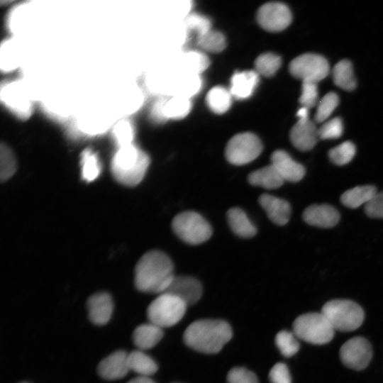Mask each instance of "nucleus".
Listing matches in <instances>:
<instances>
[{
  "instance_id": "ddd939ff",
  "label": "nucleus",
  "mask_w": 383,
  "mask_h": 383,
  "mask_svg": "<svg viewBox=\"0 0 383 383\" xmlns=\"http://www.w3.org/2000/svg\"><path fill=\"white\" fill-rule=\"evenodd\" d=\"M164 293L176 296L188 306L199 300L202 294V286L194 277L174 276Z\"/></svg>"
},
{
  "instance_id": "a878e982",
  "label": "nucleus",
  "mask_w": 383,
  "mask_h": 383,
  "mask_svg": "<svg viewBox=\"0 0 383 383\" xmlns=\"http://www.w3.org/2000/svg\"><path fill=\"white\" fill-rule=\"evenodd\" d=\"M334 83L340 88L352 91L356 87V80L353 74L352 64L347 60L338 62L333 69Z\"/></svg>"
},
{
  "instance_id": "4c0bfd02",
  "label": "nucleus",
  "mask_w": 383,
  "mask_h": 383,
  "mask_svg": "<svg viewBox=\"0 0 383 383\" xmlns=\"http://www.w3.org/2000/svg\"><path fill=\"white\" fill-rule=\"evenodd\" d=\"M343 131L340 118H334L325 123L318 128V135L321 139H335L341 136Z\"/></svg>"
},
{
  "instance_id": "e433bc0d",
  "label": "nucleus",
  "mask_w": 383,
  "mask_h": 383,
  "mask_svg": "<svg viewBox=\"0 0 383 383\" xmlns=\"http://www.w3.org/2000/svg\"><path fill=\"white\" fill-rule=\"evenodd\" d=\"M18 63L17 49L11 41H6L1 48V67L4 71L14 69Z\"/></svg>"
},
{
  "instance_id": "5701e85b",
  "label": "nucleus",
  "mask_w": 383,
  "mask_h": 383,
  "mask_svg": "<svg viewBox=\"0 0 383 383\" xmlns=\"http://www.w3.org/2000/svg\"><path fill=\"white\" fill-rule=\"evenodd\" d=\"M377 193L373 185L357 186L345 191L340 196L342 204L350 209L367 204Z\"/></svg>"
},
{
  "instance_id": "a211bd4d",
  "label": "nucleus",
  "mask_w": 383,
  "mask_h": 383,
  "mask_svg": "<svg viewBox=\"0 0 383 383\" xmlns=\"http://www.w3.org/2000/svg\"><path fill=\"white\" fill-rule=\"evenodd\" d=\"M303 218L311 226L326 228L333 227L338 223L340 214L331 205L312 204L304 210Z\"/></svg>"
},
{
  "instance_id": "c756f323",
  "label": "nucleus",
  "mask_w": 383,
  "mask_h": 383,
  "mask_svg": "<svg viewBox=\"0 0 383 383\" xmlns=\"http://www.w3.org/2000/svg\"><path fill=\"white\" fill-rule=\"evenodd\" d=\"M282 64L279 56L274 53H264L257 57L255 66L256 72L265 77L274 75Z\"/></svg>"
},
{
  "instance_id": "cd10ccee",
  "label": "nucleus",
  "mask_w": 383,
  "mask_h": 383,
  "mask_svg": "<svg viewBox=\"0 0 383 383\" xmlns=\"http://www.w3.org/2000/svg\"><path fill=\"white\" fill-rule=\"evenodd\" d=\"M191 106V102L188 97L182 95L173 96L165 101V116L167 119L184 118L190 111Z\"/></svg>"
},
{
  "instance_id": "aec40b11",
  "label": "nucleus",
  "mask_w": 383,
  "mask_h": 383,
  "mask_svg": "<svg viewBox=\"0 0 383 383\" xmlns=\"http://www.w3.org/2000/svg\"><path fill=\"white\" fill-rule=\"evenodd\" d=\"M163 336V328L150 322L143 323L135 328L132 339L134 345L140 350L155 346Z\"/></svg>"
},
{
  "instance_id": "c03bdc74",
  "label": "nucleus",
  "mask_w": 383,
  "mask_h": 383,
  "mask_svg": "<svg viewBox=\"0 0 383 383\" xmlns=\"http://www.w3.org/2000/svg\"><path fill=\"white\" fill-rule=\"evenodd\" d=\"M187 24L189 28L196 30L198 32V35L211 30L210 21L207 18L199 14L190 16L187 18Z\"/></svg>"
},
{
  "instance_id": "b1692460",
  "label": "nucleus",
  "mask_w": 383,
  "mask_h": 383,
  "mask_svg": "<svg viewBox=\"0 0 383 383\" xmlns=\"http://www.w3.org/2000/svg\"><path fill=\"white\" fill-rule=\"evenodd\" d=\"M227 219L231 230L240 237L251 238L257 233L255 226L240 208L230 209L227 212Z\"/></svg>"
},
{
  "instance_id": "8fccbe9b",
  "label": "nucleus",
  "mask_w": 383,
  "mask_h": 383,
  "mask_svg": "<svg viewBox=\"0 0 383 383\" xmlns=\"http://www.w3.org/2000/svg\"><path fill=\"white\" fill-rule=\"evenodd\" d=\"M296 116L299 119L304 120L309 118V109L301 106L297 111Z\"/></svg>"
},
{
  "instance_id": "7c9ffc66",
  "label": "nucleus",
  "mask_w": 383,
  "mask_h": 383,
  "mask_svg": "<svg viewBox=\"0 0 383 383\" xmlns=\"http://www.w3.org/2000/svg\"><path fill=\"white\" fill-rule=\"evenodd\" d=\"M82 176L87 182L94 180L100 174L101 165L96 155L90 150L82 154Z\"/></svg>"
},
{
  "instance_id": "f257e3e1",
  "label": "nucleus",
  "mask_w": 383,
  "mask_h": 383,
  "mask_svg": "<svg viewBox=\"0 0 383 383\" xmlns=\"http://www.w3.org/2000/svg\"><path fill=\"white\" fill-rule=\"evenodd\" d=\"M174 267L170 258L160 250L145 253L136 264L135 285L146 293H164L174 277Z\"/></svg>"
},
{
  "instance_id": "7ed1b4c3",
  "label": "nucleus",
  "mask_w": 383,
  "mask_h": 383,
  "mask_svg": "<svg viewBox=\"0 0 383 383\" xmlns=\"http://www.w3.org/2000/svg\"><path fill=\"white\" fill-rule=\"evenodd\" d=\"M149 164L148 155L131 144L119 147L111 162V172L117 182L133 187L142 181Z\"/></svg>"
},
{
  "instance_id": "c85d7f7f",
  "label": "nucleus",
  "mask_w": 383,
  "mask_h": 383,
  "mask_svg": "<svg viewBox=\"0 0 383 383\" xmlns=\"http://www.w3.org/2000/svg\"><path fill=\"white\" fill-rule=\"evenodd\" d=\"M197 43L204 50L211 52H221L226 45L224 35L221 33L211 29L199 35Z\"/></svg>"
},
{
  "instance_id": "1a4fd4ad",
  "label": "nucleus",
  "mask_w": 383,
  "mask_h": 383,
  "mask_svg": "<svg viewBox=\"0 0 383 383\" xmlns=\"http://www.w3.org/2000/svg\"><path fill=\"white\" fill-rule=\"evenodd\" d=\"M327 60L318 54L305 53L295 57L289 65V71L302 82L318 83L329 74Z\"/></svg>"
},
{
  "instance_id": "4be33fe9",
  "label": "nucleus",
  "mask_w": 383,
  "mask_h": 383,
  "mask_svg": "<svg viewBox=\"0 0 383 383\" xmlns=\"http://www.w3.org/2000/svg\"><path fill=\"white\" fill-rule=\"evenodd\" d=\"M248 179L250 184L267 189L279 188L284 182L272 165L251 172L248 175Z\"/></svg>"
},
{
  "instance_id": "6e6552de",
  "label": "nucleus",
  "mask_w": 383,
  "mask_h": 383,
  "mask_svg": "<svg viewBox=\"0 0 383 383\" xmlns=\"http://www.w3.org/2000/svg\"><path fill=\"white\" fill-rule=\"evenodd\" d=\"M262 150L260 139L255 134L246 132L234 135L228 141L225 155L230 163L242 165L256 159Z\"/></svg>"
},
{
  "instance_id": "de8ad7c7",
  "label": "nucleus",
  "mask_w": 383,
  "mask_h": 383,
  "mask_svg": "<svg viewBox=\"0 0 383 383\" xmlns=\"http://www.w3.org/2000/svg\"><path fill=\"white\" fill-rule=\"evenodd\" d=\"M165 101L166 99L157 101V103L155 105L154 109H152L153 118L158 121L167 120L165 114Z\"/></svg>"
},
{
  "instance_id": "79ce46f5",
  "label": "nucleus",
  "mask_w": 383,
  "mask_h": 383,
  "mask_svg": "<svg viewBox=\"0 0 383 383\" xmlns=\"http://www.w3.org/2000/svg\"><path fill=\"white\" fill-rule=\"evenodd\" d=\"M365 211L372 218H383V191L376 195L365 205Z\"/></svg>"
},
{
  "instance_id": "393cba45",
  "label": "nucleus",
  "mask_w": 383,
  "mask_h": 383,
  "mask_svg": "<svg viewBox=\"0 0 383 383\" xmlns=\"http://www.w3.org/2000/svg\"><path fill=\"white\" fill-rule=\"evenodd\" d=\"M128 362L130 370L138 374L139 376L150 377L157 370L155 360L140 350L129 353Z\"/></svg>"
},
{
  "instance_id": "20e7f679",
  "label": "nucleus",
  "mask_w": 383,
  "mask_h": 383,
  "mask_svg": "<svg viewBox=\"0 0 383 383\" xmlns=\"http://www.w3.org/2000/svg\"><path fill=\"white\" fill-rule=\"evenodd\" d=\"M335 331L348 332L363 323L365 313L360 305L348 299H333L326 302L321 311Z\"/></svg>"
},
{
  "instance_id": "58836bf2",
  "label": "nucleus",
  "mask_w": 383,
  "mask_h": 383,
  "mask_svg": "<svg viewBox=\"0 0 383 383\" xmlns=\"http://www.w3.org/2000/svg\"><path fill=\"white\" fill-rule=\"evenodd\" d=\"M301 94L299 102L302 106L307 109L313 107L318 101L317 83L302 82Z\"/></svg>"
},
{
  "instance_id": "6ab92c4d",
  "label": "nucleus",
  "mask_w": 383,
  "mask_h": 383,
  "mask_svg": "<svg viewBox=\"0 0 383 383\" xmlns=\"http://www.w3.org/2000/svg\"><path fill=\"white\" fill-rule=\"evenodd\" d=\"M258 201L272 222L283 226L289 221L291 207L287 201L267 194H262Z\"/></svg>"
},
{
  "instance_id": "f8f14e48",
  "label": "nucleus",
  "mask_w": 383,
  "mask_h": 383,
  "mask_svg": "<svg viewBox=\"0 0 383 383\" xmlns=\"http://www.w3.org/2000/svg\"><path fill=\"white\" fill-rule=\"evenodd\" d=\"M1 100L21 118H27L31 113L32 106L28 91L22 83L11 82L3 86Z\"/></svg>"
},
{
  "instance_id": "f704fd0d",
  "label": "nucleus",
  "mask_w": 383,
  "mask_h": 383,
  "mask_svg": "<svg viewBox=\"0 0 383 383\" xmlns=\"http://www.w3.org/2000/svg\"><path fill=\"white\" fill-rule=\"evenodd\" d=\"M16 160L11 149L1 144L0 148V179L1 182L9 179L16 172Z\"/></svg>"
},
{
  "instance_id": "412c9836",
  "label": "nucleus",
  "mask_w": 383,
  "mask_h": 383,
  "mask_svg": "<svg viewBox=\"0 0 383 383\" xmlns=\"http://www.w3.org/2000/svg\"><path fill=\"white\" fill-rule=\"evenodd\" d=\"M258 82L256 71H243L235 73L231 81L230 92L232 96L243 99L251 96Z\"/></svg>"
},
{
  "instance_id": "37998d69",
  "label": "nucleus",
  "mask_w": 383,
  "mask_h": 383,
  "mask_svg": "<svg viewBox=\"0 0 383 383\" xmlns=\"http://www.w3.org/2000/svg\"><path fill=\"white\" fill-rule=\"evenodd\" d=\"M107 124L102 119L96 118H84L79 122L82 131L89 134H97L104 131L107 128Z\"/></svg>"
},
{
  "instance_id": "49530a36",
  "label": "nucleus",
  "mask_w": 383,
  "mask_h": 383,
  "mask_svg": "<svg viewBox=\"0 0 383 383\" xmlns=\"http://www.w3.org/2000/svg\"><path fill=\"white\" fill-rule=\"evenodd\" d=\"M201 83L199 78L197 77H193L192 78L187 80L184 85L182 86V92L181 94L184 96L189 98V95L194 94L195 92L199 89Z\"/></svg>"
},
{
  "instance_id": "9d476101",
  "label": "nucleus",
  "mask_w": 383,
  "mask_h": 383,
  "mask_svg": "<svg viewBox=\"0 0 383 383\" xmlns=\"http://www.w3.org/2000/svg\"><path fill=\"white\" fill-rule=\"evenodd\" d=\"M340 357L348 367L361 370L367 367L372 357V348L370 342L363 337H354L340 348Z\"/></svg>"
},
{
  "instance_id": "09e8293b",
  "label": "nucleus",
  "mask_w": 383,
  "mask_h": 383,
  "mask_svg": "<svg viewBox=\"0 0 383 383\" xmlns=\"http://www.w3.org/2000/svg\"><path fill=\"white\" fill-rule=\"evenodd\" d=\"M127 383H156L149 377L145 376H138L135 378L131 379Z\"/></svg>"
},
{
  "instance_id": "3c124183",
  "label": "nucleus",
  "mask_w": 383,
  "mask_h": 383,
  "mask_svg": "<svg viewBox=\"0 0 383 383\" xmlns=\"http://www.w3.org/2000/svg\"><path fill=\"white\" fill-rule=\"evenodd\" d=\"M21 383H28V382H21Z\"/></svg>"
},
{
  "instance_id": "dca6fc26",
  "label": "nucleus",
  "mask_w": 383,
  "mask_h": 383,
  "mask_svg": "<svg viewBox=\"0 0 383 383\" xmlns=\"http://www.w3.org/2000/svg\"><path fill=\"white\" fill-rule=\"evenodd\" d=\"M271 165L277 170L284 181L296 182L305 174V168L296 162L284 150H277L271 156Z\"/></svg>"
},
{
  "instance_id": "473e14b6",
  "label": "nucleus",
  "mask_w": 383,
  "mask_h": 383,
  "mask_svg": "<svg viewBox=\"0 0 383 383\" xmlns=\"http://www.w3.org/2000/svg\"><path fill=\"white\" fill-rule=\"evenodd\" d=\"M356 152L355 145L350 141H345L328 152L331 160L337 165H344L349 163Z\"/></svg>"
},
{
  "instance_id": "c9c22d12",
  "label": "nucleus",
  "mask_w": 383,
  "mask_h": 383,
  "mask_svg": "<svg viewBox=\"0 0 383 383\" xmlns=\"http://www.w3.org/2000/svg\"><path fill=\"white\" fill-rule=\"evenodd\" d=\"M113 132L119 147L132 144L134 131L129 121L126 119L120 120L114 126Z\"/></svg>"
},
{
  "instance_id": "ea45409f",
  "label": "nucleus",
  "mask_w": 383,
  "mask_h": 383,
  "mask_svg": "<svg viewBox=\"0 0 383 383\" xmlns=\"http://www.w3.org/2000/svg\"><path fill=\"white\" fill-rule=\"evenodd\" d=\"M228 383H258L256 375L244 367H233L227 374Z\"/></svg>"
},
{
  "instance_id": "4468645a",
  "label": "nucleus",
  "mask_w": 383,
  "mask_h": 383,
  "mask_svg": "<svg viewBox=\"0 0 383 383\" xmlns=\"http://www.w3.org/2000/svg\"><path fill=\"white\" fill-rule=\"evenodd\" d=\"M128 353L117 350L103 359L97 367L99 375L106 380L124 377L130 371L128 362Z\"/></svg>"
},
{
  "instance_id": "a19ab883",
  "label": "nucleus",
  "mask_w": 383,
  "mask_h": 383,
  "mask_svg": "<svg viewBox=\"0 0 383 383\" xmlns=\"http://www.w3.org/2000/svg\"><path fill=\"white\" fill-rule=\"evenodd\" d=\"M269 379L272 383H292L289 368L283 362H277L272 367Z\"/></svg>"
},
{
  "instance_id": "f03ea898",
  "label": "nucleus",
  "mask_w": 383,
  "mask_h": 383,
  "mask_svg": "<svg viewBox=\"0 0 383 383\" xmlns=\"http://www.w3.org/2000/svg\"><path fill=\"white\" fill-rule=\"evenodd\" d=\"M230 325L222 320L201 319L194 321L183 335L189 348L206 354L218 353L232 338Z\"/></svg>"
},
{
  "instance_id": "bb28decb",
  "label": "nucleus",
  "mask_w": 383,
  "mask_h": 383,
  "mask_svg": "<svg viewBox=\"0 0 383 383\" xmlns=\"http://www.w3.org/2000/svg\"><path fill=\"white\" fill-rule=\"evenodd\" d=\"M232 94L223 87H213L206 95V103L214 113L222 114L226 112L231 105Z\"/></svg>"
},
{
  "instance_id": "9b49d317",
  "label": "nucleus",
  "mask_w": 383,
  "mask_h": 383,
  "mask_svg": "<svg viewBox=\"0 0 383 383\" xmlns=\"http://www.w3.org/2000/svg\"><path fill=\"white\" fill-rule=\"evenodd\" d=\"M257 19L264 29L277 32L289 26L292 21V13L285 4L280 2H270L258 9Z\"/></svg>"
},
{
  "instance_id": "f3484780",
  "label": "nucleus",
  "mask_w": 383,
  "mask_h": 383,
  "mask_svg": "<svg viewBox=\"0 0 383 383\" xmlns=\"http://www.w3.org/2000/svg\"><path fill=\"white\" fill-rule=\"evenodd\" d=\"M318 129L309 119H299L290 131V140L293 145L299 150L307 151L316 145Z\"/></svg>"
},
{
  "instance_id": "72a5a7b5",
  "label": "nucleus",
  "mask_w": 383,
  "mask_h": 383,
  "mask_svg": "<svg viewBox=\"0 0 383 383\" xmlns=\"http://www.w3.org/2000/svg\"><path fill=\"white\" fill-rule=\"evenodd\" d=\"M338 102L339 99L335 93L326 94L318 103L315 121L316 123L325 122L335 109Z\"/></svg>"
},
{
  "instance_id": "39448f33",
  "label": "nucleus",
  "mask_w": 383,
  "mask_h": 383,
  "mask_svg": "<svg viewBox=\"0 0 383 383\" xmlns=\"http://www.w3.org/2000/svg\"><path fill=\"white\" fill-rule=\"evenodd\" d=\"M292 328L297 338L313 345L329 343L335 332L321 312L307 313L298 316L294 320Z\"/></svg>"
},
{
  "instance_id": "a18cd8bd",
  "label": "nucleus",
  "mask_w": 383,
  "mask_h": 383,
  "mask_svg": "<svg viewBox=\"0 0 383 383\" xmlns=\"http://www.w3.org/2000/svg\"><path fill=\"white\" fill-rule=\"evenodd\" d=\"M188 58L191 62H193V66L196 72L204 70L209 65V61L206 56L198 52H192L188 54Z\"/></svg>"
},
{
  "instance_id": "0eeeda50",
  "label": "nucleus",
  "mask_w": 383,
  "mask_h": 383,
  "mask_svg": "<svg viewBox=\"0 0 383 383\" xmlns=\"http://www.w3.org/2000/svg\"><path fill=\"white\" fill-rule=\"evenodd\" d=\"M172 227L179 238L191 245L202 243L212 234L210 224L194 211H184L175 216Z\"/></svg>"
},
{
  "instance_id": "423d86ee",
  "label": "nucleus",
  "mask_w": 383,
  "mask_h": 383,
  "mask_svg": "<svg viewBox=\"0 0 383 383\" xmlns=\"http://www.w3.org/2000/svg\"><path fill=\"white\" fill-rule=\"evenodd\" d=\"M187 305L179 298L169 293L160 294L148 306L149 322L162 328L177 323L184 316Z\"/></svg>"
},
{
  "instance_id": "2f4dec72",
  "label": "nucleus",
  "mask_w": 383,
  "mask_h": 383,
  "mask_svg": "<svg viewBox=\"0 0 383 383\" xmlns=\"http://www.w3.org/2000/svg\"><path fill=\"white\" fill-rule=\"evenodd\" d=\"M275 344L282 355L286 357L294 355L299 350V343L293 332L279 331L275 337Z\"/></svg>"
},
{
  "instance_id": "2eb2a0df",
  "label": "nucleus",
  "mask_w": 383,
  "mask_h": 383,
  "mask_svg": "<svg viewBox=\"0 0 383 383\" xmlns=\"http://www.w3.org/2000/svg\"><path fill=\"white\" fill-rule=\"evenodd\" d=\"M87 307L89 320L95 325L103 326L111 318L113 303L109 294L98 292L88 299Z\"/></svg>"
}]
</instances>
